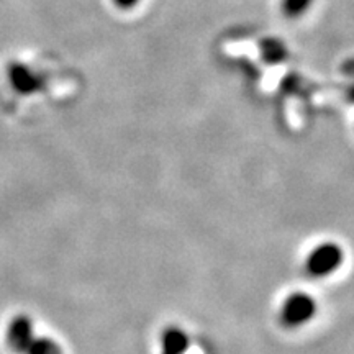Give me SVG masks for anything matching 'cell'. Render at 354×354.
<instances>
[{"label": "cell", "mask_w": 354, "mask_h": 354, "mask_svg": "<svg viewBox=\"0 0 354 354\" xmlns=\"http://www.w3.org/2000/svg\"><path fill=\"white\" fill-rule=\"evenodd\" d=\"M7 344L17 354H63L55 339L35 336L33 323L26 315L12 318L8 323Z\"/></svg>", "instance_id": "obj_1"}, {"label": "cell", "mask_w": 354, "mask_h": 354, "mask_svg": "<svg viewBox=\"0 0 354 354\" xmlns=\"http://www.w3.org/2000/svg\"><path fill=\"white\" fill-rule=\"evenodd\" d=\"M317 312L315 300L304 292H295L286 299L284 305L281 310V322L287 328H295V326L304 325L313 313Z\"/></svg>", "instance_id": "obj_2"}, {"label": "cell", "mask_w": 354, "mask_h": 354, "mask_svg": "<svg viewBox=\"0 0 354 354\" xmlns=\"http://www.w3.org/2000/svg\"><path fill=\"white\" fill-rule=\"evenodd\" d=\"M343 251L336 243H323L317 246L307 258V272L312 277L328 276L342 264Z\"/></svg>", "instance_id": "obj_3"}, {"label": "cell", "mask_w": 354, "mask_h": 354, "mask_svg": "<svg viewBox=\"0 0 354 354\" xmlns=\"http://www.w3.org/2000/svg\"><path fill=\"white\" fill-rule=\"evenodd\" d=\"M8 79H10L12 87L19 94H32L38 88L37 74L25 64H12L8 68Z\"/></svg>", "instance_id": "obj_4"}, {"label": "cell", "mask_w": 354, "mask_h": 354, "mask_svg": "<svg viewBox=\"0 0 354 354\" xmlns=\"http://www.w3.org/2000/svg\"><path fill=\"white\" fill-rule=\"evenodd\" d=\"M189 338L177 326H167L162 333V354H184L187 351Z\"/></svg>", "instance_id": "obj_5"}, {"label": "cell", "mask_w": 354, "mask_h": 354, "mask_svg": "<svg viewBox=\"0 0 354 354\" xmlns=\"http://www.w3.org/2000/svg\"><path fill=\"white\" fill-rule=\"evenodd\" d=\"M315 6V0H279V10L289 20H300Z\"/></svg>", "instance_id": "obj_6"}, {"label": "cell", "mask_w": 354, "mask_h": 354, "mask_svg": "<svg viewBox=\"0 0 354 354\" xmlns=\"http://www.w3.org/2000/svg\"><path fill=\"white\" fill-rule=\"evenodd\" d=\"M110 2H112V6L117 8V10L131 12L135 10L136 7H140V3L143 2V0H110Z\"/></svg>", "instance_id": "obj_7"}]
</instances>
